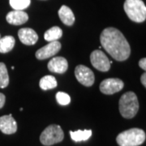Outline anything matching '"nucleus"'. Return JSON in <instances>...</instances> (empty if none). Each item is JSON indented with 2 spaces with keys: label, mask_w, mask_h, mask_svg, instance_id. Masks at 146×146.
I'll list each match as a JSON object with an SVG mask.
<instances>
[{
  "label": "nucleus",
  "mask_w": 146,
  "mask_h": 146,
  "mask_svg": "<svg viewBox=\"0 0 146 146\" xmlns=\"http://www.w3.org/2000/svg\"><path fill=\"white\" fill-rule=\"evenodd\" d=\"M64 138V133L61 127L52 124L47 127L40 136V141L43 145L50 146L60 143Z\"/></svg>",
  "instance_id": "nucleus-5"
},
{
  "label": "nucleus",
  "mask_w": 146,
  "mask_h": 146,
  "mask_svg": "<svg viewBox=\"0 0 146 146\" xmlns=\"http://www.w3.org/2000/svg\"><path fill=\"white\" fill-rule=\"evenodd\" d=\"M63 36V30L58 26H54L48 29L45 34L44 38L47 42H55L60 39Z\"/></svg>",
  "instance_id": "nucleus-16"
},
{
  "label": "nucleus",
  "mask_w": 146,
  "mask_h": 146,
  "mask_svg": "<svg viewBox=\"0 0 146 146\" xmlns=\"http://www.w3.org/2000/svg\"><path fill=\"white\" fill-rule=\"evenodd\" d=\"M6 97L5 95L2 93H0V109L3 107V106L5 104Z\"/></svg>",
  "instance_id": "nucleus-22"
},
{
  "label": "nucleus",
  "mask_w": 146,
  "mask_h": 146,
  "mask_svg": "<svg viewBox=\"0 0 146 146\" xmlns=\"http://www.w3.org/2000/svg\"><path fill=\"white\" fill-rule=\"evenodd\" d=\"M18 36L21 40V42L27 45V46H32L36 44L38 40V36L36 33L33 29L29 28H23L18 31Z\"/></svg>",
  "instance_id": "nucleus-12"
},
{
  "label": "nucleus",
  "mask_w": 146,
  "mask_h": 146,
  "mask_svg": "<svg viewBox=\"0 0 146 146\" xmlns=\"http://www.w3.org/2000/svg\"><path fill=\"white\" fill-rule=\"evenodd\" d=\"M145 132L140 128H131L119 133L116 137L119 146H139L145 141Z\"/></svg>",
  "instance_id": "nucleus-3"
},
{
  "label": "nucleus",
  "mask_w": 146,
  "mask_h": 146,
  "mask_svg": "<svg viewBox=\"0 0 146 146\" xmlns=\"http://www.w3.org/2000/svg\"><path fill=\"white\" fill-rule=\"evenodd\" d=\"M102 46L117 61L127 60L131 54V48L125 36L115 28H106L100 36Z\"/></svg>",
  "instance_id": "nucleus-1"
},
{
  "label": "nucleus",
  "mask_w": 146,
  "mask_h": 146,
  "mask_svg": "<svg viewBox=\"0 0 146 146\" xmlns=\"http://www.w3.org/2000/svg\"><path fill=\"white\" fill-rule=\"evenodd\" d=\"M0 38H1V37H0Z\"/></svg>",
  "instance_id": "nucleus-25"
},
{
  "label": "nucleus",
  "mask_w": 146,
  "mask_h": 146,
  "mask_svg": "<svg viewBox=\"0 0 146 146\" xmlns=\"http://www.w3.org/2000/svg\"><path fill=\"white\" fill-rule=\"evenodd\" d=\"M58 16L61 21L68 26H72L75 22V16L68 6L63 5L58 11Z\"/></svg>",
  "instance_id": "nucleus-14"
},
{
  "label": "nucleus",
  "mask_w": 146,
  "mask_h": 146,
  "mask_svg": "<svg viewBox=\"0 0 146 146\" xmlns=\"http://www.w3.org/2000/svg\"><path fill=\"white\" fill-rule=\"evenodd\" d=\"M141 84L145 87L146 86V74L145 73H144V74H142L141 75Z\"/></svg>",
  "instance_id": "nucleus-24"
},
{
  "label": "nucleus",
  "mask_w": 146,
  "mask_h": 146,
  "mask_svg": "<svg viewBox=\"0 0 146 146\" xmlns=\"http://www.w3.org/2000/svg\"><path fill=\"white\" fill-rule=\"evenodd\" d=\"M139 66H140V68H142L143 70H146V58H141V60H140V62H139Z\"/></svg>",
  "instance_id": "nucleus-23"
},
{
  "label": "nucleus",
  "mask_w": 146,
  "mask_h": 146,
  "mask_svg": "<svg viewBox=\"0 0 146 146\" xmlns=\"http://www.w3.org/2000/svg\"><path fill=\"white\" fill-rule=\"evenodd\" d=\"M75 76L79 82L86 87L92 86L95 81V76L93 71L84 65L76 66L75 69Z\"/></svg>",
  "instance_id": "nucleus-7"
},
{
  "label": "nucleus",
  "mask_w": 146,
  "mask_h": 146,
  "mask_svg": "<svg viewBox=\"0 0 146 146\" xmlns=\"http://www.w3.org/2000/svg\"><path fill=\"white\" fill-rule=\"evenodd\" d=\"M9 84V76L6 65L0 63V88L4 89Z\"/></svg>",
  "instance_id": "nucleus-19"
},
{
  "label": "nucleus",
  "mask_w": 146,
  "mask_h": 146,
  "mask_svg": "<svg viewBox=\"0 0 146 146\" xmlns=\"http://www.w3.org/2000/svg\"><path fill=\"white\" fill-rule=\"evenodd\" d=\"M40 88L42 90H49L57 87V80L53 76H46L40 80Z\"/></svg>",
  "instance_id": "nucleus-18"
},
{
  "label": "nucleus",
  "mask_w": 146,
  "mask_h": 146,
  "mask_svg": "<svg viewBox=\"0 0 146 146\" xmlns=\"http://www.w3.org/2000/svg\"><path fill=\"white\" fill-rule=\"evenodd\" d=\"M119 112L125 119L134 118L139 110L138 98L135 93L127 92L119 99Z\"/></svg>",
  "instance_id": "nucleus-2"
},
{
  "label": "nucleus",
  "mask_w": 146,
  "mask_h": 146,
  "mask_svg": "<svg viewBox=\"0 0 146 146\" xmlns=\"http://www.w3.org/2000/svg\"><path fill=\"white\" fill-rule=\"evenodd\" d=\"M16 40L12 36H5L0 38V53L10 52L15 46Z\"/></svg>",
  "instance_id": "nucleus-15"
},
{
  "label": "nucleus",
  "mask_w": 146,
  "mask_h": 146,
  "mask_svg": "<svg viewBox=\"0 0 146 146\" xmlns=\"http://www.w3.org/2000/svg\"><path fill=\"white\" fill-rule=\"evenodd\" d=\"M31 0H10L11 7L15 10H24L30 5Z\"/></svg>",
  "instance_id": "nucleus-20"
},
{
  "label": "nucleus",
  "mask_w": 146,
  "mask_h": 146,
  "mask_svg": "<svg viewBox=\"0 0 146 146\" xmlns=\"http://www.w3.org/2000/svg\"><path fill=\"white\" fill-rule=\"evenodd\" d=\"M0 131L7 135L14 134L16 132L17 123L11 114L0 117Z\"/></svg>",
  "instance_id": "nucleus-10"
},
{
  "label": "nucleus",
  "mask_w": 146,
  "mask_h": 146,
  "mask_svg": "<svg viewBox=\"0 0 146 146\" xmlns=\"http://www.w3.org/2000/svg\"><path fill=\"white\" fill-rule=\"evenodd\" d=\"M7 21L13 25H21L26 23L29 20V16L26 12L21 10H14L10 11L6 16Z\"/></svg>",
  "instance_id": "nucleus-13"
},
{
  "label": "nucleus",
  "mask_w": 146,
  "mask_h": 146,
  "mask_svg": "<svg viewBox=\"0 0 146 146\" xmlns=\"http://www.w3.org/2000/svg\"><path fill=\"white\" fill-rule=\"evenodd\" d=\"M90 61L92 65L100 72H108L112 62L100 50H96L90 54Z\"/></svg>",
  "instance_id": "nucleus-6"
},
{
  "label": "nucleus",
  "mask_w": 146,
  "mask_h": 146,
  "mask_svg": "<svg viewBox=\"0 0 146 146\" xmlns=\"http://www.w3.org/2000/svg\"><path fill=\"white\" fill-rule=\"evenodd\" d=\"M61 49V43L58 41L50 42L46 46L42 47L36 52V58L39 60L46 59L48 58L55 55Z\"/></svg>",
  "instance_id": "nucleus-9"
},
{
  "label": "nucleus",
  "mask_w": 146,
  "mask_h": 146,
  "mask_svg": "<svg viewBox=\"0 0 146 146\" xmlns=\"http://www.w3.org/2000/svg\"><path fill=\"white\" fill-rule=\"evenodd\" d=\"M70 136L75 142L88 141L92 136V130H77L76 131H70Z\"/></svg>",
  "instance_id": "nucleus-17"
},
{
  "label": "nucleus",
  "mask_w": 146,
  "mask_h": 146,
  "mask_svg": "<svg viewBox=\"0 0 146 146\" xmlns=\"http://www.w3.org/2000/svg\"><path fill=\"white\" fill-rule=\"evenodd\" d=\"M124 87L123 80L118 78H108L100 84V91L106 95H111L121 91Z\"/></svg>",
  "instance_id": "nucleus-8"
},
{
  "label": "nucleus",
  "mask_w": 146,
  "mask_h": 146,
  "mask_svg": "<svg viewBox=\"0 0 146 146\" xmlns=\"http://www.w3.org/2000/svg\"><path fill=\"white\" fill-rule=\"evenodd\" d=\"M47 68L51 72L63 74L68 70V61L63 57H54L48 63Z\"/></svg>",
  "instance_id": "nucleus-11"
},
{
  "label": "nucleus",
  "mask_w": 146,
  "mask_h": 146,
  "mask_svg": "<svg viewBox=\"0 0 146 146\" xmlns=\"http://www.w3.org/2000/svg\"><path fill=\"white\" fill-rule=\"evenodd\" d=\"M56 100L58 103L61 106H67L71 102V98L68 94L63 92H58L56 94Z\"/></svg>",
  "instance_id": "nucleus-21"
},
{
  "label": "nucleus",
  "mask_w": 146,
  "mask_h": 146,
  "mask_svg": "<svg viewBox=\"0 0 146 146\" xmlns=\"http://www.w3.org/2000/svg\"><path fill=\"white\" fill-rule=\"evenodd\" d=\"M123 8L131 21L136 23L145 21L146 7L142 0H126Z\"/></svg>",
  "instance_id": "nucleus-4"
}]
</instances>
